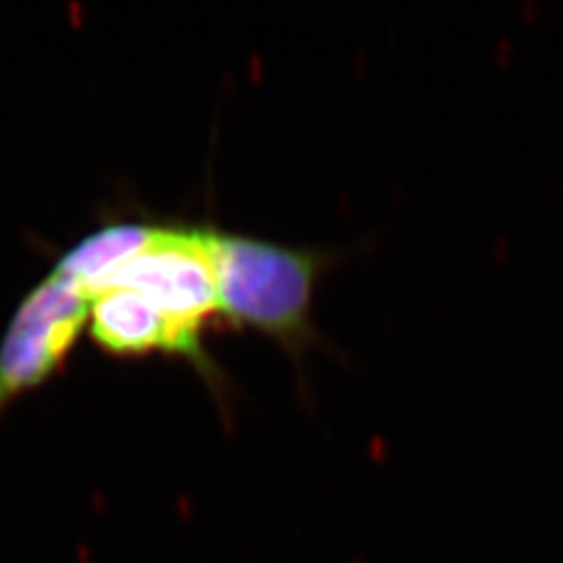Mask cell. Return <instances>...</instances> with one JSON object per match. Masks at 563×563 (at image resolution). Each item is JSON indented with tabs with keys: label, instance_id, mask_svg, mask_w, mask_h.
Here are the masks:
<instances>
[{
	"label": "cell",
	"instance_id": "4",
	"mask_svg": "<svg viewBox=\"0 0 563 563\" xmlns=\"http://www.w3.org/2000/svg\"><path fill=\"white\" fill-rule=\"evenodd\" d=\"M90 334L104 351L118 355H141L153 351L176 353L195 363L211 386L222 390L218 367L181 336L162 311L130 288H109L92 297Z\"/></svg>",
	"mask_w": 563,
	"mask_h": 563
},
{
	"label": "cell",
	"instance_id": "1",
	"mask_svg": "<svg viewBox=\"0 0 563 563\" xmlns=\"http://www.w3.org/2000/svg\"><path fill=\"white\" fill-rule=\"evenodd\" d=\"M209 236L220 316L278 342L292 362H301L322 342L313 322L316 288L341 255L211 228Z\"/></svg>",
	"mask_w": 563,
	"mask_h": 563
},
{
	"label": "cell",
	"instance_id": "2",
	"mask_svg": "<svg viewBox=\"0 0 563 563\" xmlns=\"http://www.w3.org/2000/svg\"><path fill=\"white\" fill-rule=\"evenodd\" d=\"M109 288L141 292L207 355L202 330L220 316L209 228H159L148 246L109 276L99 292Z\"/></svg>",
	"mask_w": 563,
	"mask_h": 563
},
{
	"label": "cell",
	"instance_id": "3",
	"mask_svg": "<svg viewBox=\"0 0 563 563\" xmlns=\"http://www.w3.org/2000/svg\"><path fill=\"white\" fill-rule=\"evenodd\" d=\"M90 297L55 272L21 302L0 346V416L21 393L59 367L88 318Z\"/></svg>",
	"mask_w": 563,
	"mask_h": 563
},
{
	"label": "cell",
	"instance_id": "5",
	"mask_svg": "<svg viewBox=\"0 0 563 563\" xmlns=\"http://www.w3.org/2000/svg\"><path fill=\"white\" fill-rule=\"evenodd\" d=\"M159 225L118 223L84 239L57 265V272L78 282L92 299L102 284L113 276L123 263L136 257L155 239Z\"/></svg>",
	"mask_w": 563,
	"mask_h": 563
}]
</instances>
